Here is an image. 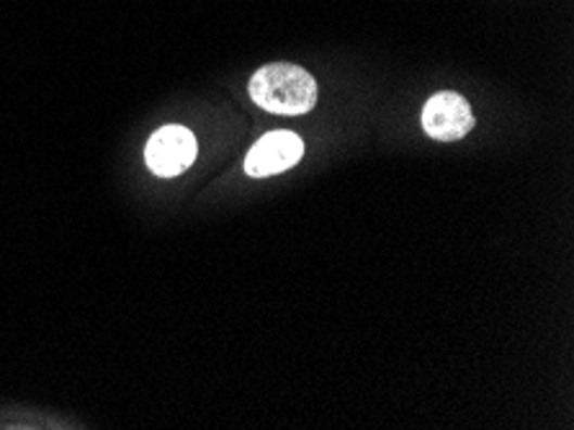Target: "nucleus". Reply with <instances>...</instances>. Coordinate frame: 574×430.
<instances>
[{
	"mask_svg": "<svg viewBox=\"0 0 574 430\" xmlns=\"http://www.w3.org/2000/svg\"><path fill=\"white\" fill-rule=\"evenodd\" d=\"M251 99L271 114L302 116L315 109L317 83L299 65L273 62L251 78Z\"/></svg>",
	"mask_w": 574,
	"mask_h": 430,
	"instance_id": "1",
	"label": "nucleus"
},
{
	"mask_svg": "<svg viewBox=\"0 0 574 430\" xmlns=\"http://www.w3.org/2000/svg\"><path fill=\"white\" fill-rule=\"evenodd\" d=\"M474 127V114L467 99L459 93H435L423 109V129L438 142H456Z\"/></svg>",
	"mask_w": 574,
	"mask_h": 430,
	"instance_id": "2",
	"label": "nucleus"
},
{
	"mask_svg": "<svg viewBox=\"0 0 574 430\" xmlns=\"http://www.w3.org/2000/svg\"><path fill=\"white\" fill-rule=\"evenodd\" d=\"M148 168L161 178H173L196 161V137L186 127H163L148 142Z\"/></svg>",
	"mask_w": 574,
	"mask_h": 430,
	"instance_id": "3",
	"label": "nucleus"
},
{
	"mask_svg": "<svg viewBox=\"0 0 574 430\" xmlns=\"http://www.w3.org/2000/svg\"><path fill=\"white\" fill-rule=\"evenodd\" d=\"M304 155L302 137L294 131H271L253 144L245 157V170L251 178H268L294 168Z\"/></svg>",
	"mask_w": 574,
	"mask_h": 430,
	"instance_id": "4",
	"label": "nucleus"
}]
</instances>
